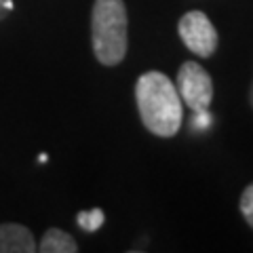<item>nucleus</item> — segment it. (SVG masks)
<instances>
[{"label":"nucleus","mask_w":253,"mask_h":253,"mask_svg":"<svg viewBox=\"0 0 253 253\" xmlns=\"http://www.w3.org/2000/svg\"><path fill=\"white\" fill-rule=\"evenodd\" d=\"M177 93L181 101L194 112L209 110L213 101V81L201 63L186 61L177 72Z\"/></svg>","instance_id":"nucleus-3"},{"label":"nucleus","mask_w":253,"mask_h":253,"mask_svg":"<svg viewBox=\"0 0 253 253\" xmlns=\"http://www.w3.org/2000/svg\"><path fill=\"white\" fill-rule=\"evenodd\" d=\"M181 42L199 57H211L217 49V30L203 11H190L177 23Z\"/></svg>","instance_id":"nucleus-4"},{"label":"nucleus","mask_w":253,"mask_h":253,"mask_svg":"<svg viewBox=\"0 0 253 253\" xmlns=\"http://www.w3.org/2000/svg\"><path fill=\"white\" fill-rule=\"evenodd\" d=\"M239 209L243 213L245 221H247V224L251 226V230H253V184H249L243 190L241 201H239Z\"/></svg>","instance_id":"nucleus-8"},{"label":"nucleus","mask_w":253,"mask_h":253,"mask_svg":"<svg viewBox=\"0 0 253 253\" xmlns=\"http://www.w3.org/2000/svg\"><path fill=\"white\" fill-rule=\"evenodd\" d=\"M249 104H251V108H253V84H251V89H249Z\"/></svg>","instance_id":"nucleus-10"},{"label":"nucleus","mask_w":253,"mask_h":253,"mask_svg":"<svg viewBox=\"0 0 253 253\" xmlns=\"http://www.w3.org/2000/svg\"><path fill=\"white\" fill-rule=\"evenodd\" d=\"M211 123V118H209V114H207V110H203V112H196V121H194V125L199 126V129H205Z\"/></svg>","instance_id":"nucleus-9"},{"label":"nucleus","mask_w":253,"mask_h":253,"mask_svg":"<svg viewBox=\"0 0 253 253\" xmlns=\"http://www.w3.org/2000/svg\"><path fill=\"white\" fill-rule=\"evenodd\" d=\"M78 226L83 228V230L86 232H95V230H99L101 224H104V211L101 209H91V211H81L78 213Z\"/></svg>","instance_id":"nucleus-7"},{"label":"nucleus","mask_w":253,"mask_h":253,"mask_svg":"<svg viewBox=\"0 0 253 253\" xmlns=\"http://www.w3.org/2000/svg\"><path fill=\"white\" fill-rule=\"evenodd\" d=\"M38 245L34 236L21 224H2L0 226V253H32Z\"/></svg>","instance_id":"nucleus-5"},{"label":"nucleus","mask_w":253,"mask_h":253,"mask_svg":"<svg viewBox=\"0 0 253 253\" xmlns=\"http://www.w3.org/2000/svg\"><path fill=\"white\" fill-rule=\"evenodd\" d=\"M135 101L141 123L150 133L158 137L177 135L184 121V110L181 97L169 76L163 72L141 74L135 84Z\"/></svg>","instance_id":"nucleus-1"},{"label":"nucleus","mask_w":253,"mask_h":253,"mask_svg":"<svg viewBox=\"0 0 253 253\" xmlns=\"http://www.w3.org/2000/svg\"><path fill=\"white\" fill-rule=\"evenodd\" d=\"M38 251L41 253H76L78 245L72 239V234L59 230V228H49L41 243H38Z\"/></svg>","instance_id":"nucleus-6"},{"label":"nucleus","mask_w":253,"mask_h":253,"mask_svg":"<svg viewBox=\"0 0 253 253\" xmlns=\"http://www.w3.org/2000/svg\"><path fill=\"white\" fill-rule=\"evenodd\" d=\"M129 19L123 0H95L91 11V42L101 66H118L129 44Z\"/></svg>","instance_id":"nucleus-2"}]
</instances>
